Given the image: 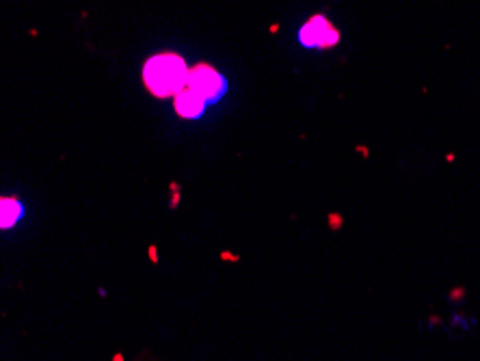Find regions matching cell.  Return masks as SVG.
I'll list each match as a JSON object with an SVG mask.
<instances>
[{"label": "cell", "instance_id": "1", "mask_svg": "<svg viewBox=\"0 0 480 361\" xmlns=\"http://www.w3.org/2000/svg\"><path fill=\"white\" fill-rule=\"evenodd\" d=\"M145 85L150 87L154 96H177L182 87L186 85L188 69L186 63L175 54H158L147 61L145 69Z\"/></svg>", "mask_w": 480, "mask_h": 361}, {"label": "cell", "instance_id": "2", "mask_svg": "<svg viewBox=\"0 0 480 361\" xmlns=\"http://www.w3.org/2000/svg\"><path fill=\"white\" fill-rule=\"evenodd\" d=\"M186 85L191 89L193 93L204 100H216L221 93L225 91V80L223 76L212 69L210 65H197L188 72V78H186Z\"/></svg>", "mask_w": 480, "mask_h": 361}, {"label": "cell", "instance_id": "3", "mask_svg": "<svg viewBox=\"0 0 480 361\" xmlns=\"http://www.w3.org/2000/svg\"><path fill=\"white\" fill-rule=\"evenodd\" d=\"M337 39H340V35L322 15L312 17L301 28V44L310 46V48H331L337 44Z\"/></svg>", "mask_w": 480, "mask_h": 361}, {"label": "cell", "instance_id": "4", "mask_svg": "<svg viewBox=\"0 0 480 361\" xmlns=\"http://www.w3.org/2000/svg\"><path fill=\"white\" fill-rule=\"evenodd\" d=\"M204 100H201L197 93H193L191 89L186 91H180L175 96V110L180 112L182 117H199V112L204 110Z\"/></svg>", "mask_w": 480, "mask_h": 361}, {"label": "cell", "instance_id": "5", "mask_svg": "<svg viewBox=\"0 0 480 361\" xmlns=\"http://www.w3.org/2000/svg\"><path fill=\"white\" fill-rule=\"evenodd\" d=\"M24 214V208L15 199H0V227L7 229L20 221Z\"/></svg>", "mask_w": 480, "mask_h": 361}]
</instances>
